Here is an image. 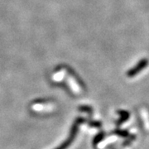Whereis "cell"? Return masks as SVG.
Wrapping results in <instances>:
<instances>
[{
    "instance_id": "3957f363",
    "label": "cell",
    "mask_w": 149,
    "mask_h": 149,
    "mask_svg": "<svg viewBox=\"0 0 149 149\" xmlns=\"http://www.w3.org/2000/svg\"><path fill=\"white\" fill-rule=\"evenodd\" d=\"M118 114L121 115L120 118L117 121V125H120L122 124L123 123L127 121L128 118H129V113L128 111H125V110H120V111H118Z\"/></svg>"
},
{
    "instance_id": "7a4b0ae2",
    "label": "cell",
    "mask_w": 149,
    "mask_h": 149,
    "mask_svg": "<svg viewBox=\"0 0 149 149\" xmlns=\"http://www.w3.org/2000/svg\"><path fill=\"white\" fill-rule=\"evenodd\" d=\"M148 65V59H143L139 61L138 64L136 65L133 68L130 69L127 73L128 77H134L136 74H138L139 72H141Z\"/></svg>"
},
{
    "instance_id": "5b68a950",
    "label": "cell",
    "mask_w": 149,
    "mask_h": 149,
    "mask_svg": "<svg viewBox=\"0 0 149 149\" xmlns=\"http://www.w3.org/2000/svg\"><path fill=\"white\" fill-rule=\"evenodd\" d=\"M114 133H116L117 135L123 137V138H127L128 137V132L126 130H120V129H117L114 131Z\"/></svg>"
},
{
    "instance_id": "ba28073f",
    "label": "cell",
    "mask_w": 149,
    "mask_h": 149,
    "mask_svg": "<svg viewBox=\"0 0 149 149\" xmlns=\"http://www.w3.org/2000/svg\"><path fill=\"white\" fill-rule=\"evenodd\" d=\"M80 111H84V112H88V113H91L92 111V109H91L90 107H87V106H81L80 107Z\"/></svg>"
},
{
    "instance_id": "277c9868",
    "label": "cell",
    "mask_w": 149,
    "mask_h": 149,
    "mask_svg": "<svg viewBox=\"0 0 149 149\" xmlns=\"http://www.w3.org/2000/svg\"><path fill=\"white\" fill-rule=\"evenodd\" d=\"M64 75H65L64 71H59V72H57V73H56V74H54V76H53L54 80H56V81H60V80H61L62 79H63Z\"/></svg>"
},
{
    "instance_id": "52a82bcc",
    "label": "cell",
    "mask_w": 149,
    "mask_h": 149,
    "mask_svg": "<svg viewBox=\"0 0 149 149\" xmlns=\"http://www.w3.org/2000/svg\"><path fill=\"white\" fill-rule=\"evenodd\" d=\"M68 82L70 83V85H71V88L74 90L75 92H79V90H78V86L75 85L74 83H75V81H74V80H72V79H70V78L69 80H68Z\"/></svg>"
},
{
    "instance_id": "6da1fadb",
    "label": "cell",
    "mask_w": 149,
    "mask_h": 149,
    "mask_svg": "<svg viewBox=\"0 0 149 149\" xmlns=\"http://www.w3.org/2000/svg\"><path fill=\"white\" fill-rule=\"evenodd\" d=\"M85 119L83 118H78L75 121H74V124L72 125L71 127V129H70V133L69 138L66 139L65 141L63 143L61 144V146H59L58 148H56V149H66L68 147H69L70 144L72 143V142L74 141V138L77 134V132H78V128H79V126L82 123H84Z\"/></svg>"
},
{
    "instance_id": "9c48e42d",
    "label": "cell",
    "mask_w": 149,
    "mask_h": 149,
    "mask_svg": "<svg viewBox=\"0 0 149 149\" xmlns=\"http://www.w3.org/2000/svg\"><path fill=\"white\" fill-rule=\"evenodd\" d=\"M89 124H90V126H91V127H100L101 125V123L100 122H91Z\"/></svg>"
},
{
    "instance_id": "8992f818",
    "label": "cell",
    "mask_w": 149,
    "mask_h": 149,
    "mask_svg": "<svg viewBox=\"0 0 149 149\" xmlns=\"http://www.w3.org/2000/svg\"><path fill=\"white\" fill-rule=\"evenodd\" d=\"M103 139H104V133H99V134L96 136L95 138V139H94V141H93V144H94L95 146H96V145L99 143H100Z\"/></svg>"
}]
</instances>
